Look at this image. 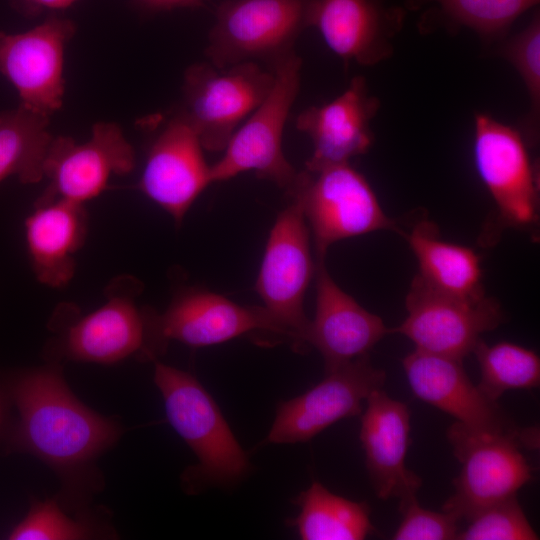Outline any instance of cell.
I'll return each mask as SVG.
<instances>
[{
	"label": "cell",
	"instance_id": "cell-32",
	"mask_svg": "<svg viewBox=\"0 0 540 540\" xmlns=\"http://www.w3.org/2000/svg\"><path fill=\"white\" fill-rule=\"evenodd\" d=\"M77 0H10L11 5L24 15H35L43 9H62Z\"/></svg>",
	"mask_w": 540,
	"mask_h": 540
},
{
	"label": "cell",
	"instance_id": "cell-7",
	"mask_svg": "<svg viewBox=\"0 0 540 540\" xmlns=\"http://www.w3.org/2000/svg\"><path fill=\"white\" fill-rule=\"evenodd\" d=\"M266 243L255 290L263 307L294 350L307 347L310 320L304 312V297L315 273L310 249V231L300 199L288 197Z\"/></svg>",
	"mask_w": 540,
	"mask_h": 540
},
{
	"label": "cell",
	"instance_id": "cell-33",
	"mask_svg": "<svg viewBox=\"0 0 540 540\" xmlns=\"http://www.w3.org/2000/svg\"><path fill=\"white\" fill-rule=\"evenodd\" d=\"M203 0H162V9H172L176 7H199Z\"/></svg>",
	"mask_w": 540,
	"mask_h": 540
},
{
	"label": "cell",
	"instance_id": "cell-18",
	"mask_svg": "<svg viewBox=\"0 0 540 540\" xmlns=\"http://www.w3.org/2000/svg\"><path fill=\"white\" fill-rule=\"evenodd\" d=\"M203 147L178 114L153 141L139 182L140 190L180 225L198 196L212 183Z\"/></svg>",
	"mask_w": 540,
	"mask_h": 540
},
{
	"label": "cell",
	"instance_id": "cell-10",
	"mask_svg": "<svg viewBox=\"0 0 540 540\" xmlns=\"http://www.w3.org/2000/svg\"><path fill=\"white\" fill-rule=\"evenodd\" d=\"M528 147L518 129L490 114L474 115V164L501 228L529 229L538 223L539 174Z\"/></svg>",
	"mask_w": 540,
	"mask_h": 540
},
{
	"label": "cell",
	"instance_id": "cell-24",
	"mask_svg": "<svg viewBox=\"0 0 540 540\" xmlns=\"http://www.w3.org/2000/svg\"><path fill=\"white\" fill-rule=\"evenodd\" d=\"M415 255L418 275L431 287L458 297H484L481 257L472 248L440 237L437 225L427 217L408 233H401Z\"/></svg>",
	"mask_w": 540,
	"mask_h": 540
},
{
	"label": "cell",
	"instance_id": "cell-12",
	"mask_svg": "<svg viewBox=\"0 0 540 540\" xmlns=\"http://www.w3.org/2000/svg\"><path fill=\"white\" fill-rule=\"evenodd\" d=\"M385 379L369 355L327 371L310 390L279 404L264 443L306 442L335 422L361 414L362 402L382 389Z\"/></svg>",
	"mask_w": 540,
	"mask_h": 540
},
{
	"label": "cell",
	"instance_id": "cell-11",
	"mask_svg": "<svg viewBox=\"0 0 540 540\" xmlns=\"http://www.w3.org/2000/svg\"><path fill=\"white\" fill-rule=\"evenodd\" d=\"M405 304L406 318L390 333L404 335L415 349L461 360L473 351L483 333L504 320V312L494 298L453 296L431 287L418 274Z\"/></svg>",
	"mask_w": 540,
	"mask_h": 540
},
{
	"label": "cell",
	"instance_id": "cell-30",
	"mask_svg": "<svg viewBox=\"0 0 540 540\" xmlns=\"http://www.w3.org/2000/svg\"><path fill=\"white\" fill-rule=\"evenodd\" d=\"M82 521L68 517L53 500L36 501L8 535L11 540H78L90 536Z\"/></svg>",
	"mask_w": 540,
	"mask_h": 540
},
{
	"label": "cell",
	"instance_id": "cell-22",
	"mask_svg": "<svg viewBox=\"0 0 540 540\" xmlns=\"http://www.w3.org/2000/svg\"><path fill=\"white\" fill-rule=\"evenodd\" d=\"M24 225L29 258L37 280L53 288L66 286L74 276L75 255L86 237L84 204L41 197Z\"/></svg>",
	"mask_w": 540,
	"mask_h": 540
},
{
	"label": "cell",
	"instance_id": "cell-9",
	"mask_svg": "<svg viewBox=\"0 0 540 540\" xmlns=\"http://www.w3.org/2000/svg\"><path fill=\"white\" fill-rule=\"evenodd\" d=\"M139 291L134 278L115 279L107 288L106 301L64 331V355L74 361L113 364L132 356L153 359L162 353L154 327L156 312L137 305Z\"/></svg>",
	"mask_w": 540,
	"mask_h": 540
},
{
	"label": "cell",
	"instance_id": "cell-25",
	"mask_svg": "<svg viewBox=\"0 0 540 540\" xmlns=\"http://www.w3.org/2000/svg\"><path fill=\"white\" fill-rule=\"evenodd\" d=\"M298 516L290 520L303 540H362L373 532L370 508L330 492L314 481L296 499Z\"/></svg>",
	"mask_w": 540,
	"mask_h": 540
},
{
	"label": "cell",
	"instance_id": "cell-29",
	"mask_svg": "<svg viewBox=\"0 0 540 540\" xmlns=\"http://www.w3.org/2000/svg\"><path fill=\"white\" fill-rule=\"evenodd\" d=\"M458 540H537L516 495L495 502L466 521Z\"/></svg>",
	"mask_w": 540,
	"mask_h": 540
},
{
	"label": "cell",
	"instance_id": "cell-31",
	"mask_svg": "<svg viewBox=\"0 0 540 540\" xmlns=\"http://www.w3.org/2000/svg\"><path fill=\"white\" fill-rule=\"evenodd\" d=\"M402 521L394 540H451L460 531L458 520L445 511L436 512L420 506L417 497L400 501Z\"/></svg>",
	"mask_w": 540,
	"mask_h": 540
},
{
	"label": "cell",
	"instance_id": "cell-13",
	"mask_svg": "<svg viewBox=\"0 0 540 540\" xmlns=\"http://www.w3.org/2000/svg\"><path fill=\"white\" fill-rule=\"evenodd\" d=\"M74 23L50 16L21 33L0 31V73L15 87L22 107L45 117L60 109L63 62Z\"/></svg>",
	"mask_w": 540,
	"mask_h": 540
},
{
	"label": "cell",
	"instance_id": "cell-27",
	"mask_svg": "<svg viewBox=\"0 0 540 540\" xmlns=\"http://www.w3.org/2000/svg\"><path fill=\"white\" fill-rule=\"evenodd\" d=\"M472 352L479 364L478 387L494 401L509 390L540 384V359L531 349L506 341L488 345L480 340Z\"/></svg>",
	"mask_w": 540,
	"mask_h": 540
},
{
	"label": "cell",
	"instance_id": "cell-2",
	"mask_svg": "<svg viewBox=\"0 0 540 540\" xmlns=\"http://www.w3.org/2000/svg\"><path fill=\"white\" fill-rule=\"evenodd\" d=\"M154 382L164 401L167 419L198 459L185 473L190 490L200 485H230L250 468L246 453L216 402L190 373L155 364Z\"/></svg>",
	"mask_w": 540,
	"mask_h": 540
},
{
	"label": "cell",
	"instance_id": "cell-21",
	"mask_svg": "<svg viewBox=\"0 0 540 540\" xmlns=\"http://www.w3.org/2000/svg\"><path fill=\"white\" fill-rule=\"evenodd\" d=\"M366 401L359 437L377 497L402 501L416 496L422 479L406 467L410 441L409 408L382 389L373 391Z\"/></svg>",
	"mask_w": 540,
	"mask_h": 540
},
{
	"label": "cell",
	"instance_id": "cell-17",
	"mask_svg": "<svg viewBox=\"0 0 540 540\" xmlns=\"http://www.w3.org/2000/svg\"><path fill=\"white\" fill-rule=\"evenodd\" d=\"M402 365L414 396L456 422L489 433L520 431L497 401L471 382L461 359L415 349L403 358Z\"/></svg>",
	"mask_w": 540,
	"mask_h": 540
},
{
	"label": "cell",
	"instance_id": "cell-16",
	"mask_svg": "<svg viewBox=\"0 0 540 540\" xmlns=\"http://www.w3.org/2000/svg\"><path fill=\"white\" fill-rule=\"evenodd\" d=\"M154 324L164 349L169 340L191 347H205L254 332L285 340L263 306L240 305L200 289H188L178 294L165 312L155 314Z\"/></svg>",
	"mask_w": 540,
	"mask_h": 540
},
{
	"label": "cell",
	"instance_id": "cell-26",
	"mask_svg": "<svg viewBox=\"0 0 540 540\" xmlns=\"http://www.w3.org/2000/svg\"><path fill=\"white\" fill-rule=\"evenodd\" d=\"M49 118L21 105L0 111V182L16 176L22 183L44 179V164L53 136Z\"/></svg>",
	"mask_w": 540,
	"mask_h": 540
},
{
	"label": "cell",
	"instance_id": "cell-19",
	"mask_svg": "<svg viewBox=\"0 0 540 540\" xmlns=\"http://www.w3.org/2000/svg\"><path fill=\"white\" fill-rule=\"evenodd\" d=\"M379 109L380 100L370 93L366 79L358 75L332 101L302 111L296 127L313 144L305 169L349 163L351 158L365 154L374 142L371 122Z\"/></svg>",
	"mask_w": 540,
	"mask_h": 540
},
{
	"label": "cell",
	"instance_id": "cell-8",
	"mask_svg": "<svg viewBox=\"0 0 540 540\" xmlns=\"http://www.w3.org/2000/svg\"><path fill=\"white\" fill-rule=\"evenodd\" d=\"M300 199L316 257L335 242L379 230H400L366 178L349 163L299 172L288 195Z\"/></svg>",
	"mask_w": 540,
	"mask_h": 540
},
{
	"label": "cell",
	"instance_id": "cell-5",
	"mask_svg": "<svg viewBox=\"0 0 540 540\" xmlns=\"http://www.w3.org/2000/svg\"><path fill=\"white\" fill-rule=\"evenodd\" d=\"M312 4L313 0H226L216 10L205 54L220 69L259 61L271 69L294 52L298 37L311 27Z\"/></svg>",
	"mask_w": 540,
	"mask_h": 540
},
{
	"label": "cell",
	"instance_id": "cell-4",
	"mask_svg": "<svg viewBox=\"0 0 540 540\" xmlns=\"http://www.w3.org/2000/svg\"><path fill=\"white\" fill-rule=\"evenodd\" d=\"M301 67L302 59L295 51L271 67L274 82L270 91L234 132L222 158L211 165L212 183L254 171L258 178L273 182L287 196L293 191L299 172L283 153L282 136L299 92Z\"/></svg>",
	"mask_w": 540,
	"mask_h": 540
},
{
	"label": "cell",
	"instance_id": "cell-6",
	"mask_svg": "<svg viewBox=\"0 0 540 540\" xmlns=\"http://www.w3.org/2000/svg\"><path fill=\"white\" fill-rule=\"evenodd\" d=\"M273 82V70L256 62L224 69L195 63L185 71L182 107L177 114L195 132L203 149L223 151L240 123L267 96Z\"/></svg>",
	"mask_w": 540,
	"mask_h": 540
},
{
	"label": "cell",
	"instance_id": "cell-34",
	"mask_svg": "<svg viewBox=\"0 0 540 540\" xmlns=\"http://www.w3.org/2000/svg\"><path fill=\"white\" fill-rule=\"evenodd\" d=\"M144 6L151 9H162V0H138Z\"/></svg>",
	"mask_w": 540,
	"mask_h": 540
},
{
	"label": "cell",
	"instance_id": "cell-35",
	"mask_svg": "<svg viewBox=\"0 0 540 540\" xmlns=\"http://www.w3.org/2000/svg\"><path fill=\"white\" fill-rule=\"evenodd\" d=\"M5 419V404H4V396L3 393L0 392V432L3 428Z\"/></svg>",
	"mask_w": 540,
	"mask_h": 540
},
{
	"label": "cell",
	"instance_id": "cell-28",
	"mask_svg": "<svg viewBox=\"0 0 540 540\" xmlns=\"http://www.w3.org/2000/svg\"><path fill=\"white\" fill-rule=\"evenodd\" d=\"M507 61L519 74L528 97L527 113L518 130L529 147L538 143L540 134V12L535 10L529 23L508 35L488 51Z\"/></svg>",
	"mask_w": 540,
	"mask_h": 540
},
{
	"label": "cell",
	"instance_id": "cell-23",
	"mask_svg": "<svg viewBox=\"0 0 540 540\" xmlns=\"http://www.w3.org/2000/svg\"><path fill=\"white\" fill-rule=\"evenodd\" d=\"M540 0H405L407 12L418 13L420 34L443 31L457 35L467 29L476 34L486 52L503 41L512 25Z\"/></svg>",
	"mask_w": 540,
	"mask_h": 540
},
{
	"label": "cell",
	"instance_id": "cell-20",
	"mask_svg": "<svg viewBox=\"0 0 540 540\" xmlns=\"http://www.w3.org/2000/svg\"><path fill=\"white\" fill-rule=\"evenodd\" d=\"M316 311L307 344L315 347L331 371L369 351L387 334L383 320L363 308L330 276L325 257H316Z\"/></svg>",
	"mask_w": 540,
	"mask_h": 540
},
{
	"label": "cell",
	"instance_id": "cell-14",
	"mask_svg": "<svg viewBox=\"0 0 540 540\" xmlns=\"http://www.w3.org/2000/svg\"><path fill=\"white\" fill-rule=\"evenodd\" d=\"M134 166V150L115 123H96L84 143L53 137L44 164L49 185L42 197L84 204L101 194L113 175L127 174Z\"/></svg>",
	"mask_w": 540,
	"mask_h": 540
},
{
	"label": "cell",
	"instance_id": "cell-3",
	"mask_svg": "<svg viewBox=\"0 0 540 540\" xmlns=\"http://www.w3.org/2000/svg\"><path fill=\"white\" fill-rule=\"evenodd\" d=\"M536 434L535 429L501 434L472 430L458 422L451 425L447 438L461 470L443 511L467 521L479 510L516 495L532 479V468L519 447L535 448Z\"/></svg>",
	"mask_w": 540,
	"mask_h": 540
},
{
	"label": "cell",
	"instance_id": "cell-15",
	"mask_svg": "<svg viewBox=\"0 0 540 540\" xmlns=\"http://www.w3.org/2000/svg\"><path fill=\"white\" fill-rule=\"evenodd\" d=\"M407 13L388 0H313L311 27L344 62L374 66L393 55Z\"/></svg>",
	"mask_w": 540,
	"mask_h": 540
},
{
	"label": "cell",
	"instance_id": "cell-1",
	"mask_svg": "<svg viewBox=\"0 0 540 540\" xmlns=\"http://www.w3.org/2000/svg\"><path fill=\"white\" fill-rule=\"evenodd\" d=\"M7 395L19 416L11 435L13 446L58 470L92 463L121 435L119 424L74 396L59 368L42 367L12 377Z\"/></svg>",
	"mask_w": 540,
	"mask_h": 540
}]
</instances>
